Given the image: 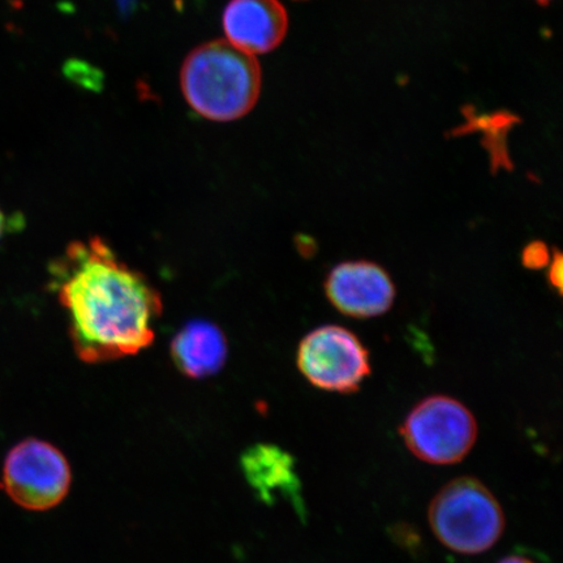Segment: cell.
<instances>
[{"label":"cell","instance_id":"cell-9","mask_svg":"<svg viewBox=\"0 0 563 563\" xmlns=\"http://www.w3.org/2000/svg\"><path fill=\"white\" fill-rule=\"evenodd\" d=\"M170 351L176 368L196 379L217 375L229 354L222 330L214 323L201 320L187 323L174 336Z\"/></svg>","mask_w":563,"mask_h":563},{"label":"cell","instance_id":"cell-15","mask_svg":"<svg viewBox=\"0 0 563 563\" xmlns=\"http://www.w3.org/2000/svg\"><path fill=\"white\" fill-rule=\"evenodd\" d=\"M540 3H548L551 2V0H539Z\"/></svg>","mask_w":563,"mask_h":563},{"label":"cell","instance_id":"cell-2","mask_svg":"<svg viewBox=\"0 0 563 563\" xmlns=\"http://www.w3.org/2000/svg\"><path fill=\"white\" fill-rule=\"evenodd\" d=\"M262 82L255 55L223 40L195 48L180 70L186 101L213 122H232L249 114L262 93Z\"/></svg>","mask_w":563,"mask_h":563},{"label":"cell","instance_id":"cell-1","mask_svg":"<svg viewBox=\"0 0 563 563\" xmlns=\"http://www.w3.org/2000/svg\"><path fill=\"white\" fill-rule=\"evenodd\" d=\"M51 274L68 314L74 350L84 363L114 362L151 346L162 314L161 295L103 239L70 243Z\"/></svg>","mask_w":563,"mask_h":563},{"label":"cell","instance_id":"cell-8","mask_svg":"<svg viewBox=\"0 0 563 563\" xmlns=\"http://www.w3.org/2000/svg\"><path fill=\"white\" fill-rule=\"evenodd\" d=\"M231 45L251 55L277 48L288 31V16L279 0H231L222 18Z\"/></svg>","mask_w":563,"mask_h":563},{"label":"cell","instance_id":"cell-11","mask_svg":"<svg viewBox=\"0 0 563 563\" xmlns=\"http://www.w3.org/2000/svg\"><path fill=\"white\" fill-rule=\"evenodd\" d=\"M552 252L541 241L528 243L522 251V264L527 269L541 271L551 262Z\"/></svg>","mask_w":563,"mask_h":563},{"label":"cell","instance_id":"cell-10","mask_svg":"<svg viewBox=\"0 0 563 563\" xmlns=\"http://www.w3.org/2000/svg\"><path fill=\"white\" fill-rule=\"evenodd\" d=\"M242 466L246 481L260 493L264 501H271L277 492H284L292 498L299 492L292 457L279 448L253 446L244 453Z\"/></svg>","mask_w":563,"mask_h":563},{"label":"cell","instance_id":"cell-3","mask_svg":"<svg viewBox=\"0 0 563 563\" xmlns=\"http://www.w3.org/2000/svg\"><path fill=\"white\" fill-rule=\"evenodd\" d=\"M428 519L440 543L464 555L489 551L503 538L506 527L497 497L471 476L443 485L429 505Z\"/></svg>","mask_w":563,"mask_h":563},{"label":"cell","instance_id":"cell-13","mask_svg":"<svg viewBox=\"0 0 563 563\" xmlns=\"http://www.w3.org/2000/svg\"><path fill=\"white\" fill-rule=\"evenodd\" d=\"M11 229L10 218H7L2 209H0V239Z\"/></svg>","mask_w":563,"mask_h":563},{"label":"cell","instance_id":"cell-5","mask_svg":"<svg viewBox=\"0 0 563 563\" xmlns=\"http://www.w3.org/2000/svg\"><path fill=\"white\" fill-rule=\"evenodd\" d=\"M70 483L66 455L51 442L27 439L7 454L0 488L20 508L47 511L67 497Z\"/></svg>","mask_w":563,"mask_h":563},{"label":"cell","instance_id":"cell-14","mask_svg":"<svg viewBox=\"0 0 563 563\" xmlns=\"http://www.w3.org/2000/svg\"><path fill=\"white\" fill-rule=\"evenodd\" d=\"M498 563H537L530 559L522 558V555H509V558H505Z\"/></svg>","mask_w":563,"mask_h":563},{"label":"cell","instance_id":"cell-4","mask_svg":"<svg viewBox=\"0 0 563 563\" xmlns=\"http://www.w3.org/2000/svg\"><path fill=\"white\" fill-rule=\"evenodd\" d=\"M399 433L418 460L449 466L470 454L477 440L478 427L474 413L460 400L431 396L421 399L408 412Z\"/></svg>","mask_w":563,"mask_h":563},{"label":"cell","instance_id":"cell-6","mask_svg":"<svg viewBox=\"0 0 563 563\" xmlns=\"http://www.w3.org/2000/svg\"><path fill=\"white\" fill-rule=\"evenodd\" d=\"M298 368L317 389L352 394L372 373L367 347L351 330L323 325L302 338L297 354Z\"/></svg>","mask_w":563,"mask_h":563},{"label":"cell","instance_id":"cell-7","mask_svg":"<svg viewBox=\"0 0 563 563\" xmlns=\"http://www.w3.org/2000/svg\"><path fill=\"white\" fill-rule=\"evenodd\" d=\"M325 295L336 311L352 319H373L390 311L397 288L382 265L365 260L338 264L327 276Z\"/></svg>","mask_w":563,"mask_h":563},{"label":"cell","instance_id":"cell-12","mask_svg":"<svg viewBox=\"0 0 563 563\" xmlns=\"http://www.w3.org/2000/svg\"><path fill=\"white\" fill-rule=\"evenodd\" d=\"M548 284L558 292L562 295V272H563V258L562 253L559 249L552 251L551 262L548 264Z\"/></svg>","mask_w":563,"mask_h":563}]
</instances>
